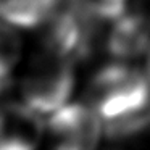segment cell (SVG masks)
<instances>
[{
  "instance_id": "1",
  "label": "cell",
  "mask_w": 150,
  "mask_h": 150,
  "mask_svg": "<svg viewBox=\"0 0 150 150\" xmlns=\"http://www.w3.org/2000/svg\"><path fill=\"white\" fill-rule=\"evenodd\" d=\"M86 102L103 123L121 120L150 103V79L127 62L115 60L94 73L86 89Z\"/></svg>"
},
{
  "instance_id": "2",
  "label": "cell",
  "mask_w": 150,
  "mask_h": 150,
  "mask_svg": "<svg viewBox=\"0 0 150 150\" xmlns=\"http://www.w3.org/2000/svg\"><path fill=\"white\" fill-rule=\"evenodd\" d=\"M74 62L49 49L31 57L20 82L23 102L39 115H52L74 91Z\"/></svg>"
},
{
  "instance_id": "3",
  "label": "cell",
  "mask_w": 150,
  "mask_h": 150,
  "mask_svg": "<svg viewBox=\"0 0 150 150\" xmlns=\"http://www.w3.org/2000/svg\"><path fill=\"white\" fill-rule=\"evenodd\" d=\"M100 24L103 21L79 2L66 0L44 24V49L60 53L74 63L84 62L97 49Z\"/></svg>"
},
{
  "instance_id": "4",
  "label": "cell",
  "mask_w": 150,
  "mask_h": 150,
  "mask_svg": "<svg viewBox=\"0 0 150 150\" xmlns=\"http://www.w3.org/2000/svg\"><path fill=\"white\" fill-rule=\"evenodd\" d=\"M45 134L50 145L60 150L95 149L105 134L103 120L87 102L66 103L50 115Z\"/></svg>"
},
{
  "instance_id": "5",
  "label": "cell",
  "mask_w": 150,
  "mask_h": 150,
  "mask_svg": "<svg viewBox=\"0 0 150 150\" xmlns=\"http://www.w3.org/2000/svg\"><path fill=\"white\" fill-rule=\"evenodd\" d=\"M44 137L42 115L24 102H0V150H33Z\"/></svg>"
},
{
  "instance_id": "6",
  "label": "cell",
  "mask_w": 150,
  "mask_h": 150,
  "mask_svg": "<svg viewBox=\"0 0 150 150\" xmlns=\"http://www.w3.org/2000/svg\"><path fill=\"white\" fill-rule=\"evenodd\" d=\"M108 24L105 49L113 60L131 62L149 52L150 23L137 8H127Z\"/></svg>"
},
{
  "instance_id": "7",
  "label": "cell",
  "mask_w": 150,
  "mask_h": 150,
  "mask_svg": "<svg viewBox=\"0 0 150 150\" xmlns=\"http://www.w3.org/2000/svg\"><path fill=\"white\" fill-rule=\"evenodd\" d=\"M62 0H0V20L21 29L40 28L53 16Z\"/></svg>"
},
{
  "instance_id": "8",
  "label": "cell",
  "mask_w": 150,
  "mask_h": 150,
  "mask_svg": "<svg viewBox=\"0 0 150 150\" xmlns=\"http://www.w3.org/2000/svg\"><path fill=\"white\" fill-rule=\"evenodd\" d=\"M21 50L23 42L15 26L0 20V94L10 86V78L21 60Z\"/></svg>"
},
{
  "instance_id": "9",
  "label": "cell",
  "mask_w": 150,
  "mask_h": 150,
  "mask_svg": "<svg viewBox=\"0 0 150 150\" xmlns=\"http://www.w3.org/2000/svg\"><path fill=\"white\" fill-rule=\"evenodd\" d=\"M150 131V103L144 107L142 110L129 115L126 118H121L116 121L103 123V132L108 140L115 142H124L136 137L144 136Z\"/></svg>"
},
{
  "instance_id": "10",
  "label": "cell",
  "mask_w": 150,
  "mask_h": 150,
  "mask_svg": "<svg viewBox=\"0 0 150 150\" xmlns=\"http://www.w3.org/2000/svg\"><path fill=\"white\" fill-rule=\"evenodd\" d=\"M103 23H110L127 10V0H76Z\"/></svg>"
},
{
  "instance_id": "11",
  "label": "cell",
  "mask_w": 150,
  "mask_h": 150,
  "mask_svg": "<svg viewBox=\"0 0 150 150\" xmlns=\"http://www.w3.org/2000/svg\"><path fill=\"white\" fill-rule=\"evenodd\" d=\"M136 8L144 15V16H145V20L150 23V0H139Z\"/></svg>"
},
{
  "instance_id": "12",
  "label": "cell",
  "mask_w": 150,
  "mask_h": 150,
  "mask_svg": "<svg viewBox=\"0 0 150 150\" xmlns=\"http://www.w3.org/2000/svg\"><path fill=\"white\" fill-rule=\"evenodd\" d=\"M147 76H149V79H150V49H149V52H147Z\"/></svg>"
}]
</instances>
